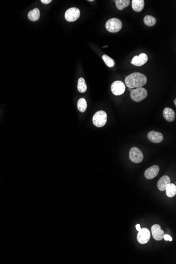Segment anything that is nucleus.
Listing matches in <instances>:
<instances>
[{"label":"nucleus","instance_id":"1","mask_svg":"<svg viewBox=\"0 0 176 264\" xmlns=\"http://www.w3.org/2000/svg\"><path fill=\"white\" fill-rule=\"evenodd\" d=\"M147 78L144 74L135 72L126 77L125 83L129 89L142 87L146 84Z\"/></svg>","mask_w":176,"mask_h":264},{"label":"nucleus","instance_id":"2","mask_svg":"<svg viewBox=\"0 0 176 264\" xmlns=\"http://www.w3.org/2000/svg\"><path fill=\"white\" fill-rule=\"evenodd\" d=\"M107 114L105 111L100 110L97 111L92 118L93 124L98 128L102 127L106 124Z\"/></svg>","mask_w":176,"mask_h":264},{"label":"nucleus","instance_id":"3","mask_svg":"<svg viewBox=\"0 0 176 264\" xmlns=\"http://www.w3.org/2000/svg\"><path fill=\"white\" fill-rule=\"evenodd\" d=\"M147 90L142 87L135 88L130 91L131 98L135 102L142 101L147 97Z\"/></svg>","mask_w":176,"mask_h":264},{"label":"nucleus","instance_id":"4","mask_svg":"<svg viewBox=\"0 0 176 264\" xmlns=\"http://www.w3.org/2000/svg\"><path fill=\"white\" fill-rule=\"evenodd\" d=\"M122 23L117 18L110 19L107 22L106 28L109 32L116 33L119 32L122 28Z\"/></svg>","mask_w":176,"mask_h":264},{"label":"nucleus","instance_id":"5","mask_svg":"<svg viewBox=\"0 0 176 264\" xmlns=\"http://www.w3.org/2000/svg\"><path fill=\"white\" fill-rule=\"evenodd\" d=\"M129 158L134 163H140L144 160V155L139 149L137 147H133L130 150Z\"/></svg>","mask_w":176,"mask_h":264},{"label":"nucleus","instance_id":"6","mask_svg":"<svg viewBox=\"0 0 176 264\" xmlns=\"http://www.w3.org/2000/svg\"><path fill=\"white\" fill-rule=\"evenodd\" d=\"M80 16V11L77 8H71L67 10L65 13V19L68 22H74L78 20Z\"/></svg>","mask_w":176,"mask_h":264},{"label":"nucleus","instance_id":"7","mask_svg":"<svg viewBox=\"0 0 176 264\" xmlns=\"http://www.w3.org/2000/svg\"><path fill=\"white\" fill-rule=\"evenodd\" d=\"M111 91L113 95L116 96H120L125 91L126 86L122 81H116L111 85Z\"/></svg>","mask_w":176,"mask_h":264},{"label":"nucleus","instance_id":"8","mask_svg":"<svg viewBox=\"0 0 176 264\" xmlns=\"http://www.w3.org/2000/svg\"><path fill=\"white\" fill-rule=\"evenodd\" d=\"M137 235V240L141 244H147L150 238V231L146 228L141 229Z\"/></svg>","mask_w":176,"mask_h":264},{"label":"nucleus","instance_id":"9","mask_svg":"<svg viewBox=\"0 0 176 264\" xmlns=\"http://www.w3.org/2000/svg\"><path fill=\"white\" fill-rule=\"evenodd\" d=\"M152 235L153 238L157 241H160L163 238L165 233L162 230L160 225H154L151 227Z\"/></svg>","mask_w":176,"mask_h":264},{"label":"nucleus","instance_id":"10","mask_svg":"<svg viewBox=\"0 0 176 264\" xmlns=\"http://www.w3.org/2000/svg\"><path fill=\"white\" fill-rule=\"evenodd\" d=\"M159 170V167L157 165H153L146 170L145 172V176L148 179H152L158 175Z\"/></svg>","mask_w":176,"mask_h":264},{"label":"nucleus","instance_id":"11","mask_svg":"<svg viewBox=\"0 0 176 264\" xmlns=\"http://www.w3.org/2000/svg\"><path fill=\"white\" fill-rule=\"evenodd\" d=\"M148 56L145 53H141L139 56H135L133 58L131 63L135 66L140 67L144 65L148 61Z\"/></svg>","mask_w":176,"mask_h":264},{"label":"nucleus","instance_id":"12","mask_svg":"<svg viewBox=\"0 0 176 264\" xmlns=\"http://www.w3.org/2000/svg\"><path fill=\"white\" fill-rule=\"evenodd\" d=\"M148 138L152 142L158 144L162 141L163 136L160 132H157L155 131H151L148 134Z\"/></svg>","mask_w":176,"mask_h":264},{"label":"nucleus","instance_id":"13","mask_svg":"<svg viewBox=\"0 0 176 264\" xmlns=\"http://www.w3.org/2000/svg\"><path fill=\"white\" fill-rule=\"evenodd\" d=\"M170 183V179L169 177V176L165 175V176H162V178L159 180L158 184H157V187L159 190L161 191H164L166 190L167 187Z\"/></svg>","mask_w":176,"mask_h":264},{"label":"nucleus","instance_id":"14","mask_svg":"<svg viewBox=\"0 0 176 264\" xmlns=\"http://www.w3.org/2000/svg\"><path fill=\"white\" fill-rule=\"evenodd\" d=\"M163 117L167 121L172 122L174 120L176 117L174 111L170 108H166L163 110Z\"/></svg>","mask_w":176,"mask_h":264},{"label":"nucleus","instance_id":"15","mask_svg":"<svg viewBox=\"0 0 176 264\" xmlns=\"http://www.w3.org/2000/svg\"><path fill=\"white\" fill-rule=\"evenodd\" d=\"M145 5L144 0H132V7L135 12H141L143 10Z\"/></svg>","mask_w":176,"mask_h":264},{"label":"nucleus","instance_id":"16","mask_svg":"<svg viewBox=\"0 0 176 264\" xmlns=\"http://www.w3.org/2000/svg\"><path fill=\"white\" fill-rule=\"evenodd\" d=\"M28 18L30 20L32 21H36L39 19L40 12L39 8H36L31 10L28 13Z\"/></svg>","mask_w":176,"mask_h":264},{"label":"nucleus","instance_id":"17","mask_svg":"<svg viewBox=\"0 0 176 264\" xmlns=\"http://www.w3.org/2000/svg\"><path fill=\"white\" fill-rule=\"evenodd\" d=\"M167 196L168 197L172 198L176 194V186L173 184L170 183L166 189Z\"/></svg>","mask_w":176,"mask_h":264},{"label":"nucleus","instance_id":"18","mask_svg":"<svg viewBox=\"0 0 176 264\" xmlns=\"http://www.w3.org/2000/svg\"><path fill=\"white\" fill-rule=\"evenodd\" d=\"M116 6L118 9L122 10L126 7H128L130 3V1L129 0H116Z\"/></svg>","mask_w":176,"mask_h":264},{"label":"nucleus","instance_id":"19","mask_svg":"<svg viewBox=\"0 0 176 264\" xmlns=\"http://www.w3.org/2000/svg\"><path fill=\"white\" fill-rule=\"evenodd\" d=\"M77 107H78L79 111L81 113H84L87 108V103H86V100L84 98L79 99L78 101Z\"/></svg>","mask_w":176,"mask_h":264},{"label":"nucleus","instance_id":"20","mask_svg":"<svg viewBox=\"0 0 176 264\" xmlns=\"http://www.w3.org/2000/svg\"><path fill=\"white\" fill-rule=\"evenodd\" d=\"M78 89L80 93H85L87 90V86L85 79L83 78H80L78 83Z\"/></svg>","mask_w":176,"mask_h":264},{"label":"nucleus","instance_id":"21","mask_svg":"<svg viewBox=\"0 0 176 264\" xmlns=\"http://www.w3.org/2000/svg\"><path fill=\"white\" fill-rule=\"evenodd\" d=\"M144 21L147 26H152L156 23L157 20L155 17L150 15H147L144 18Z\"/></svg>","mask_w":176,"mask_h":264},{"label":"nucleus","instance_id":"22","mask_svg":"<svg viewBox=\"0 0 176 264\" xmlns=\"http://www.w3.org/2000/svg\"><path fill=\"white\" fill-rule=\"evenodd\" d=\"M102 59L108 67L112 68L114 66V63H115L114 61L107 55H106V54L103 55L102 56Z\"/></svg>","mask_w":176,"mask_h":264},{"label":"nucleus","instance_id":"23","mask_svg":"<svg viewBox=\"0 0 176 264\" xmlns=\"http://www.w3.org/2000/svg\"><path fill=\"white\" fill-rule=\"evenodd\" d=\"M163 238L165 239V240L166 241H172L173 240V238H171V237L169 235H165L163 236Z\"/></svg>","mask_w":176,"mask_h":264},{"label":"nucleus","instance_id":"24","mask_svg":"<svg viewBox=\"0 0 176 264\" xmlns=\"http://www.w3.org/2000/svg\"><path fill=\"white\" fill-rule=\"evenodd\" d=\"M41 1L42 3L46 4L50 3L52 2L51 0H41Z\"/></svg>","mask_w":176,"mask_h":264},{"label":"nucleus","instance_id":"25","mask_svg":"<svg viewBox=\"0 0 176 264\" xmlns=\"http://www.w3.org/2000/svg\"><path fill=\"white\" fill-rule=\"evenodd\" d=\"M135 228H136V229H137V231H138L139 232L140 230H141V227H140V225L139 224H137L136 226H135Z\"/></svg>","mask_w":176,"mask_h":264},{"label":"nucleus","instance_id":"26","mask_svg":"<svg viewBox=\"0 0 176 264\" xmlns=\"http://www.w3.org/2000/svg\"><path fill=\"white\" fill-rule=\"evenodd\" d=\"M174 104H175V105H176V99L174 100Z\"/></svg>","mask_w":176,"mask_h":264}]
</instances>
